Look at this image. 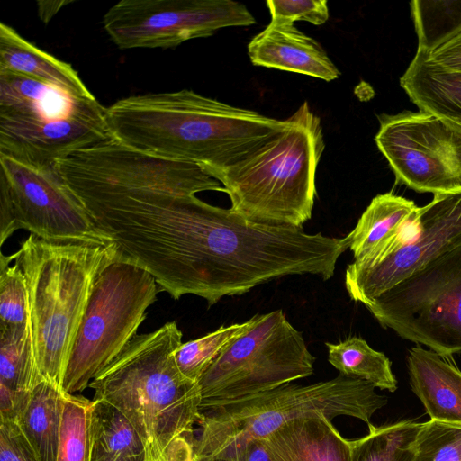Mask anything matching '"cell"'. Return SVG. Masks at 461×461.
<instances>
[{"instance_id":"cell-15","label":"cell","mask_w":461,"mask_h":461,"mask_svg":"<svg viewBox=\"0 0 461 461\" xmlns=\"http://www.w3.org/2000/svg\"><path fill=\"white\" fill-rule=\"evenodd\" d=\"M407 365L411 389L430 420L461 425V372L420 347L410 349Z\"/></svg>"},{"instance_id":"cell-31","label":"cell","mask_w":461,"mask_h":461,"mask_svg":"<svg viewBox=\"0 0 461 461\" xmlns=\"http://www.w3.org/2000/svg\"><path fill=\"white\" fill-rule=\"evenodd\" d=\"M266 4L271 21L290 23L304 21L321 25L329 19V8L325 0H268Z\"/></svg>"},{"instance_id":"cell-20","label":"cell","mask_w":461,"mask_h":461,"mask_svg":"<svg viewBox=\"0 0 461 461\" xmlns=\"http://www.w3.org/2000/svg\"><path fill=\"white\" fill-rule=\"evenodd\" d=\"M63 394L56 385L40 382L18 421L39 461H57Z\"/></svg>"},{"instance_id":"cell-28","label":"cell","mask_w":461,"mask_h":461,"mask_svg":"<svg viewBox=\"0 0 461 461\" xmlns=\"http://www.w3.org/2000/svg\"><path fill=\"white\" fill-rule=\"evenodd\" d=\"M91 403L64 392L57 461H90Z\"/></svg>"},{"instance_id":"cell-11","label":"cell","mask_w":461,"mask_h":461,"mask_svg":"<svg viewBox=\"0 0 461 461\" xmlns=\"http://www.w3.org/2000/svg\"><path fill=\"white\" fill-rule=\"evenodd\" d=\"M254 23L248 8L232 0H122L103 17L105 32L121 50L174 48L222 28Z\"/></svg>"},{"instance_id":"cell-24","label":"cell","mask_w":461,"mask_h":461,"mask_svg":"<svg viewBox=\"0 0 461 461\" xmlns=\"http://www.w3.org/2000/svg\"><path fill=\"white\" fill-rule=\"evenodd\" d=\"M421 423L368 424L367 435L350 441V461H412L413 442Z\"/></svg>"},{"instance_id":"cell-30","label":"cell","mask_w":461,"mask_h":461,"mask_svg":"<svg viewBox=\"0 0 461 461\" xmlns=\"http://www.w3.org/2000/svg\"><path fill=\"white\" fill-rule=\"evenodd\" d=\"M28 320L25 277L17 264L0 263V325H23Z\"/></svg>"},{"instance_id":"cell-23","label":"cell","mask_w":461,"mask_h":461,"mask_svg":"<svg viewBox=\"0 0 461 461\" xmlns=\"http://www.w3.org/2000/svg\"><path fill=\"white\" fill-rule=\"evenodd\" d=\"M43 381L37 369L29 322L0 325V384L22 394H31Z\"/></svg>"},{"instance_id":"cell-27","label":"cell","mask_w":461,"mask_h":461,"mask_svg":"<svg viewBox=\"0 0 461 461\" xmlns=\"http://www.w3.org/2000/svg\"><path fill=\"white\" fill-rule=\"evenodd\" d=\"M250 324V319L242 323L222 326L199 339L183 342L175 352L176 364L181 374L187 379L198 383L202 375L229 346L244 332Z\"/></svg>"},{"instance_id":"cell-8","label":"cell","mask_w":461,"mask_h":461,"mask_svg":"<svg viewBox=\"0 0 461 461\" xmlns=\"http://www.w3.org/2000/svg\"><path fill=\"white\" fill-rule=\"evenodd\" d=\"M384 328L443 356L461 353V245L366 305Z\"/></svg>"},{"instance_id":"cell-33","label":"cell","mask_w":461,"mask_h":461,"mask_svg":"<svg viewBox=\"0 0 461 461\" xmlns=\"http://www.w3.org/2000/svg\"><path fill=\"white\" fill-rule=\"evenodd\" d=\"M164 461H198L194 433L174 438L162 452Z\"/></svg>"},{"instance_id":"cell-10","label":"cell","mask_w":461,"mask_h":461,"mask_svg":"<svg viewBox=\"0 0 461 461\" xmlns=\"http://www.w3.org/2000/svg\"><path fill=\"white\" fill-rule=\"evenodd\" d=\"M379 122L375 140L397 184L434 195L461 190V125L421 111Z\"/></svg>"},{"instance_id":"cell-19","label":"cell","mask_w":461,"mask_h":461,"mask_svg":"<svg viewBox=\"0 0 461 461\" xmlns=\"http://www.w3.org/2000/svg\"><path fill=\"white\" fill-rule=\"evenodd\" d=\"M417 208L413 201L392 193L374 197L354 230L347 235L355 260H366L384 249Z\"/></svg>"},{"instance_id":"cell-13","label":"cell","mask_w":461,"mask_h":461,"mask_svg":"<svg viewBox=\"0 0 461 461\" xmlns=\"http://www.w3.org/2000/svg\"><path fill=\"white\" fill-rule=\"evenodd\" d=\"M113 139L106 108L96 98L59 117L0 113V155L32 166L56 167L70 154Z\"/></svg>"},{"instance_id":"cell-22","label":"cell","mask_w":461,"mask_h":461,"mask_svg":"<svg viewBox=\"0 0 461 461\" xmlns=\"http://www.w3.org/2000/svg\"><path fill=\"white\" fill-rule=\"evenodd\" d=\"M325 345L328 361L340 375L366 381L381 390L396 391L397 380L391 361L365 339L354 336L338 344L326 342Z\"/></svg>"},{"instance_id":"cell-36","label":"cell","mask_w":461,"mask_h":461,"mask_svg":"<svg viewBox=\"0 0 461 461\" xmlns=\"http://www.w3.org/2000/svg\"><path fill=\"white\" fill-rule=\"evenodd\" d=\"M71 4V1H37L38 15L47 24L53 16L65 5Z\"/></svg>"},{"instance_id":"cell-26","label":"cell","mask_w":461,"mask_h":461,"mask_svg":"<svg viewBox=\"0 0 461 461\" xmlns=\"http://www.w3.org/2000/svg\"><path fill=\"white\" fill-rule=\"evenodd\" d=\"M65 90L21 74L0 71V113H21L68 101Z\"/></svg>"},{"instance_id":"cell-5","label":"cell","mask_w":461,"mask_h":461,"mask_svg":"<svg viewBox=\"0 0 461 461\" xmlns=\"http://www.w3.org/2000/svg\"><path fill=\"white\" fill-rule=\"evenodd\" d=\"M386 398L366 381L339 375L308 385L287 384L217 407L200 410L201 434L195 440L198 461L232 456L293 421L338 416L370 424Z\"/></svg>"},{"instance_id":"cell-3","label":"cell","mask_w":461,"mask_h":461,"mask_svg":"<svg viewBox=\"0 0 461 461\" xmlns=\"http://www.w3.org/2000/svg\"><path fill=\"white\" fill-rule=\"evenodd\" d=\"M16 253L27 285L34 361L41 379L61 389L95 281L119 253L113 243L54 242L33 234Z\"/></svg>"},{"instance_id":"cell-34","label":"cell","mask_w":461,"mask_h":461,"mask_svg":"<svg viewBox=\"0 0 461 461\" xmlns=\"http://www.w3.org/2000/svg\"><path fill=\"white\" fill-rule=\"evenodd\" d=\"M427 54L438 64L461 71V32Z\"/></svg>"},{"instance_id":"cell-14","label":"cell","mask_w":461,"mask_h":461,"mask_svg":"<svg viewBox=\"0 0 461 461\" xmlns=\"http://www.w3.org/2000/svg\"><path fill=\"white\" fill-rule=\"evenodd\" d=\"M248 55L255 66L303 74L325 81H332L340 76V71L321 45L290 23L270 21L248 44Z\"/></svg>"},{"instance_id":"cell-17","label":"cell","mask_w":461,"mask_h":461,"mask_svg":"<svg viewBox=\"0 0 461 461\" xmlns=\"http://www.w3.org/2000/svg\"><path fill=\"white\" fill-rule=\"evenodd\" d=\"M400 85L420 111L461 125V71L417 50Z\"/></svg>"},{"instance_id":"cell-7","label":"cell","mask_w":461,"mask_h":461,"mask_svg":"<svg viewBox=\"0 0 461 461\" xmlns=\"http://www.w3.org/2000/svg\"><path fill=\"white\" fill-rule=\"evenodd\" d=\"M314 361L302 332L281 309L255 315L198 381L200 410L308 377Z\"/></svg>"},{"instance_id":"cell-16","label":"cell","mask_w":461,"mask_h":461,"mask_svg":"<svg viewBox=\"0 0 461 461\" xmlns=\"http://www.w3.org/2000/svg\"><path fill=\"white\" fill-rule=\"evenodd\" d=\"M261 441L272 461H350V441L325 417L293 421Z\"/></svg>"},{"instance_id":"cell-9","label":"cell","mask_w":461,"mask_h":461,"mask_svg":"<svg viewBox=\"0 0 461 461\" xmlns=\"http://www.w3.org/2000/svg\"><path fill=\"white\" fill-rule=\"evenodd\" d=\"M461 245V190L435 194L418 207L384 249L358 266L349 264L345 286L365 306L429 262Z\"/></svg>"},{"instance_id":"cell-21","label":"cell","mask_w":461,"mask_h":461,"mask_svg":"<svg viewBox=\"0 0 461 461\" xmlns=\"http://www.w3.org/2000/svg\"><path fill=\"white\" fill-rule=\"evenodd\" d=\"M91 455L147 461L145 443L129 418L108 401L95 398L90 408Z\"/></svg>"},{"instance_id":"cell-25","label":"cell","mask_w":461,"mask_h":461,"mask_svg":"<svg viewBox=\"0 0 461 461\" xmlns=\"http://www.w3.org/2000/svg\"><path fill=\"white\" fill-rule=\"evenodd\" d=\"M418 49L426 53L461 32V0L410 3Z\"/></svg>"},{"instance_id":"cell-29","label":"cell","mask_w":461,"mask_h":461,"mask_svg":"<svg viewBox=\"0 0 461 461\" xmlns=\"http://www.w3.org/2000/svg\"><path fill=\"white\" fill-rule=\"evenodd\" d=\"M412 461H461V425L433 420L421 423Z\"/></svg>"},{"instance_id":"cell-35","label":"cell","mask_w":461,"mask_h":461,"mask_svg":"<svg viewBox=\"0 0 461 461\" xmlns=\"http://www.w3.org/2000/svg\"><path fill=\"white\" fill-rule=\"evenodd\" d=\"M210 461H272L261 440L248 445L243 450L232 456Z\"/></svg>"},{"instance_id":"cell-12","label":"cell","mask_w":461,"mask_h":461,"mask_svg":"<svg viewBox=\"0 0 461 461\" xmlns=\"http://www.w3.org/2000/svg\"><path fill=\"white\" fill-rule=\"evenodd\" d=\"M0 165V187L10 198L18 229L54 242L113 243L57 167L32 166L4 155Z\"/></svg>"},{"instance_id":"cell-4","label":"cell","mask_w":461,"mask_h":461,"mask_svg":"<svg viewBox=\"0 0 461 461\" xmlns=\"http://www.w3.org/2000/svg\"><path fill=\"white\" fill-rule=\"evenodd\" d=\"M324 148L321 120L303 102L286 127L244 156L221 167H202L222 184L230 208L245 219L302 227L312 217Z\"/></svg>"},{"instance_id":"cell-32","label":"cell","mask_w":461,"mask_h":461,"mask_svg":"<svg viewBox=\"0 0 461 461\" xmlns=\"http://www.w3.org/2000/svg\"><path fill=\"white\" fill-rule=\"evenodd\" d=\"M0 461H39L16 421H0Z\"/></svg>"},{"instance_id":"cell-2","label":"cell","mask_w":461,"mask_h":461,"mask_svg":"<svg viewBox=\"0 0 461 461\" xmlns=\"http://www.w3.org/2000/svg\"><path fill=\"white\" fill-rule=\"evenodd\" d=\"M177 322L136 335L89 387L95 398L119 408L132 422L147 449V461H164L162 452L176 437L198 422V383L179 371L175 352L181 346Z\"/></svg>"},{"instance_id":"cell-6","label":"cell","mask_w":461,"mask_h":461,"mask_svg":"<svg viewBox=\"0 0 461 461\" xmlns=\"http://www.w3.org/2000/svg\"><path fill=\"white\" fill-rule=\"evenodd\" d=\"M159 287L120 255L97 276L66 367L62 391L82 392L137 335Z\"/></svg>"},{"instance_id":"cell-1","label":"cell","mask_w":461,"mask_h":461,"mask_svg":"<svg viewBox=\"0 0 461 461\" xmlns=\"http://www.w3.org/2000/svg\"><path fill=\"white\" fill-rule=\"evenodd\" d=\"M113 139L167 159L221 167L288 124L193 90L130 95L106 108Z\"/></svg>"},{"instance_id":"cell-18","label":"cell","mask_w":461,"mask_h":461,"mask_svg":"<svg viewBox=\"0 0 461 461\" xmlns=\"http://www.w3.org/2000/svg\"><path fill=\"white\" fill-rule=\"evenodd\" d=\"M0 71L24 75L54 85L77 97L95 98L73 67L0 24Z\"/></svg>"}]
</instances>
